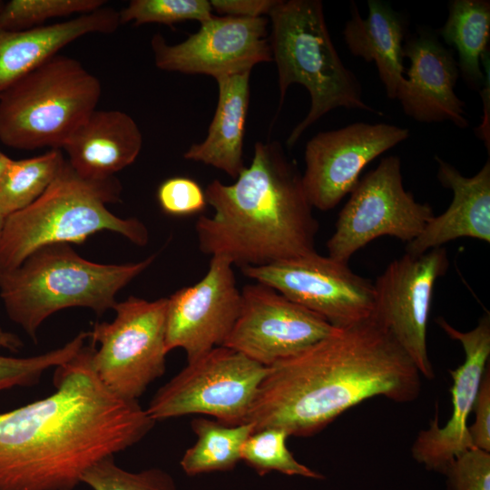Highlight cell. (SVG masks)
I'll return each instance as SVG.
<instances>
[{
    "label": "cell",
    "mask_w": 490,
    "mask_h": 490,
    "mask_svg": "<svg viewBox=\"0 0 490 490\" xmlns=\"http://www.w3.org/2000/svg\"><path fill=\"white\" fill-rule=\"evenodd\" d=\"M403 57L410 66L396 99L405 114L420 122L448 121L466 128L465 103L454 91L459 69L453 52L436 34L422 29L403 44Z\"/></svg>",
    "instance_id": "18"
},
{
    "label": "cell",
    "mask_w": 490,
    "mask_h": 490,
    "mask_svg": "<svg viewBox=\"0 0 490 490\" xmlns=\"http://www.w3.org/2000/svg\"><path fill=\"white\" fill-rule=\"evenodd\" d=\"M482 97L484 101V117L481 125L478 126L476 130L477 136L482 139L489 152V142H490V131H489V82L485 85V89L482 93Z\"/></svg>",
    "instance_id": "36"
},
{
    "label": "cell",
    "mask_w": 490,
    "mask_h": 490,
    "mask_svg": "<svg viewBox=\"0 0 490 490\" xmlns=\"http://www.w3.org/2000/svg\"><path fill=\"white\" fill-rule=\"evenodd\" d=\"M88 338L89 332H81L63 347L41 355L28 358L0 356V391L36 384L47 369L72 359Z\"/></svg>",
    "instance_id": "29"
},
{
    "label": "cell",
    "mask_w": 490,
    "mask_h": 490,
    "mask_svg": "<svg viewBox=\"0 0 490 490\" xmlns=\"http://www.w3.org/2000/svg\"><path fill=\"white\" fill-rule=\"evenodd\" d=\"M157 200L165 213L180 217L199 213L207 205L205 191L187 177L165 180L158 188Z\"/></svg>",
    "instance_id": "33"
},
{
    "label": "cell",
    "mask_w": 490,
    "mask_h": 490,
    "mask_svg": "<svg viewBox=\"0 0 490 490\" xmlns=\"http://www.w3.org/2000/svg\"><path fill=\"white\" fill-rule=\"evenodd\" d=\"M475 422L468 426L474 447L490 452V368H486L473 407Z\"/></svg>",
    "instance_id": "34"
},
{
    "label": "cell",
    "mask_w": 490,
    "mask_h": 490,
    "mask_svg": "<svg viewBox=\"0 0 490 490\" xmlns=\"http://www.w3.org/2000/svg\"><path fill=\"white\" fill-rule=\"evenodd\" d=\"M278 0H211L212 11L228 16L256 18L269 15Z\"/></svg>",
    "instance_id": "35"
},
{
    "label": "cell",
    "mask_w": 490,
    "mask_h": 490,
    "mask_svg": "<svg viewBox=\"0 0 490 490\" xmlns=\"http://www.w3.org/2000/svg\"><path fill=\"white\" fill-rule=\"evenodd\" d=\"M0 348L17 352L23 348V342L14 333L4 330L0 328Z\"/></svg>",
    "instance_id": "37"
},
{
    "label": "cell",
    "mask_w": 490,
    "mask_h": 490,
    "mask_svg": "<svg viewBox=\"0 0 490 490\" xmlns=\"http://www.w3.org/2000/svg\"><path fill=\"white\" fill-rule=\"evenodd\" d=\"M84 346L55 368L50 396L0 413V490H73L97 462L142 440L155 421L98 379Z\"/></svg>",
    "instance_id": "1"
},
{
    "label": "cell",
    "mask_w": 490,
    "mask_h": 490,
    "mask_svg": "<svg viewBox=\"0 0 490 490\" xmlns=\"http://www.w3.org/2000/svg\"><path fill=\"white\" fill-rule=\"evenodd\" d=\"M288 437V433L278 427H268L251 433L241 447V461L260 475L279 472L287 475L324 479L320 473L294 457L286 444Z\"/></svg>",
    "instance_id": "27"
},
{
    "label": "cell",
    "mask_w": 490,
    "mask_h": 490,
    "mask_svg": "<svg viewBox=\"0 0 490 490\" xmlns=\"http://www.w3.org/2000/svg\"><path fill=\"white\" fill-rule=\"evenodd\" d=\"M99 79L56 54L0 95V141L17 150L63 149L96 110Z\"/></svg>",
    "instance_id": "7"
},
{
    "label": "cell",
    "mask_w": 490,
    "mask_h": 490,
    "mask_svg": "<svg viewBox=\"0 0 490 490\" xmlns=\"http://www.w3.org/2000/svg\"><path fill=\"white\" fill-rule=\"evenodd\" d=\"M267 367L224 346L187 362L158 389L146 411L156 422L200 414L230 426L246 423Z\"/></svg>",
    "instance_id": "9"
},
{
    "label": "cell",
    "mask_w": 490,
    "mask_h": 490,
    "mask_svg": "<svg viewBox=\"0 0 490 490\" xmlns=\"http://www.w3.org/2000/svg\"><path fill=\"white\" fill-rule=\"evenodd\" d=\"M12 159L0 151V181L6 172Z\"/></svg>",
    "instance_id": "38"
},
{
    "label": "cell",
    "mask_w": 490,
    "mask_h": 490,
    "mask_svg": "<svg viewBox=\"0 0 490 490\" xmlns=\"http://www.w3.org/2000/svg\"><path fill=\"white\" fill-rule=\"evenodd\" d=\"M104 0H11L2 3L0 24L8 30H25L46 20L74 14L86 15L104 6Z\"/></svg>",
    "instance_id": "28"
},
{
    "label": "cell",
    "mask_w": 490,
    "mask_h": 490,
    "mask_svg": "<svg viewBox=\"0 0 490 490\" xmlns=\"http://www.w3.org/2000/svg\"><path fill=\"white\" fill-rule=\"evenodd\" d=\"M421 374L391 334L372 317L267 368L246 423L252 433L284 429L310 436L360 402L385 397L414 401Z\"/></svg>",
    "instance_id": "2"
},
{
    "label": "cell",
    "mask_w": 490,
    "mask_h": 490,
    "mask_svg": "<svg viewBox=\"0 0 490 490\" xmlns=\"http://www.w3.org/2000/svg\"><path fill=\"white\" fill-rule=\"evenodd\" d=\"M272 60L278 69L279 109L288 88L304 86L310 108L287 139L296 144L302 133L333 109L376 111L362 97L361 84L339 57L329 35L320 0H278L269 14Z\"/></svg>",
    "instance_id": "6"
},
{
    "label": "cell",
    "mask_w": 490,
    "mask_h": 490,
    "mask_svg": "<svg viewBox=\"0 0 490 490\" xmlns=\"http://www.w3.org/2000/svg\"><path fill=\"white\" fill-rule=\"evenodd\" d=\"M240 293L239 315L222 346L264 367L309 348L334 328L265 284H248Z\"/></svg>",
    "instance_id": "13"
},
{
    "label": "cell",
    "mask_w": 490,
    "mask_h": 490,
    "mask_svg": "<svg viewBox=\"0 0 490 490\" xmlns=\"http://www.w3.org/2000/svg\"><path fill=\"white\" fill-rule=\"evenodd\" d=\"M121 24H162L172 25L187 20L200 24L213 16L208 0H132L119 11Z\"/></svg>",
    "instance_id": "30"
},
{
    "label": "cell",
    "mask_w": 490,
    "mask_h": 490,
    "mask_svg": "<svg viewBox=\"0 0 490 490\" xmlns=\"http://www.w3.org/2000/svg\"><path fill=\"white\" fill-rule=\"evenodd\" d=\"M439 32L445 42L456 49L459 73L466 83L479 90L485 80L481 62L489 42L490 2L451 1L447 19Z\"/></svg>",
    "instance_id": "24"
},
{
    "label": "cell",
    "mask_w": 490,
    "mask_h": 490,
    "mask_svg": "<svg viewBox=\"0 0 490 490\" xmlns=\"http://www.w3.org/2000/svg\"><path fill=\"white\" fill-rule=\"evenodd\" d=\"M265 16H212L184 41L169 44L161 34L151 40L155 65L163 71L205 74L215 80L272 60Z\"/></svg>",
    "instance_id": "14"
},
{
    "label": "cell",
    "mask_w": 490,
    "mask_h": 490,
    "mask_svg": "<svg viewBox=\"0 0 490 490\" xmlns=\"http://www.w3.org/2000/svg\"><path fill=\"white\" fill-rule=\"evenodd\" d=\"M408 136L407 128L366 122L317 133L306 145L302 174L312 208L323 211L335 208L353 191L370 162Z\"/></svg>",
    "instance_id": "15"
},
{
    "label": "cell",
    "mask_w": 490,
    "mask_h": 490,
    "mask_svg": "<svg viewBox=\"0 0 490 490\" xmlns=\"http://www.w3.org/2000/svg\"><path fill=\"white\" fill-rule=\"evenodd\" d=\"M101 264L81 257L68 243L44 246L15 270L0 274V297L11 320L34 340L52 314L83 307L102 315L116 294L153 262Z\"/></svg>",
    "instance_id": "4"
},
{
    "label": "cell",
    "mask_w": 490,
    "mask_h": 490,
    "mask_svg": "<svg viewBox=\"0 0 490 490\" xmlns=\"http://www.w3.org/2000/svg\"><path fill=\"white\" fill-rule=\"evenodd\" d=\"M436 323L450 338L460 342L465 359L458 368L449 370L453 379L450 418L441 427L436 412L429 427L421 430L415 439L411 454L426 469L444 473L453 460L474 448L467 421L489 366L490 316L484 315L473 329L466 332L455 328L442 317Z\"/></svg>",
    "instance_id": "17"
},
{
    "label": "cell",
    "mask_w": 490,
    "mask_h": 490,
    "mask_svg": "<svg viewBox=\"0 0 490 490\" xmlns=\"http://www.w3.org/2000/svg\"><path fill=\"white\" fill-rule=\"evenodd\" d=\"M82 482L93 490H177L173 478L164 470L129 472L119 467L113 456L92 466L83 474Z\"/></svg>",
    "instance_id": "31"
},
{
    "label": "cell",
    "mask_w": 490,
    "mask_h": 490,
    "mask_svg": "<svg viewBox=\"0 0 490 490\" xmlns=\"http://www.w3.org/2000/svg\"><path fill=\"white\" fill-rule=\"evenodd\" d=\"M5 219H6V218L3 217V216L0 214V239H1V235H2L3 229H4V226H5Z\"/></svg>",
    "instance_id": "39"
},
{
    "label": "cell",
    "mask_w": 490,
    "mask_h": 490,
    "mask_svg": "<svg viewBox=\"0 0 490 490\" xmlns=\"http://www.w3.org/2000/svg\"><path fill=\"white\" fill-rule=\"evenodd\" d=\"M240 302L233 264L224 257H211L202 279L167 298V352L181 348L189 362L222 346L237 319Z\"/></svg>",
    "instance_id": "16"
},
{
    "label": "cell",
    "mask_w": 490,
    "mask_h": 490,
    "mask_svg": "<svg viewBox=\"0 0 490 490\" xmlns=\"http://www.w3.org/2000/svg\"><path fill=\"white\" fill-rule=\"evenodd\" d=\"M251 71L219 78L217 107L206 138L192 144L184 159L217 168L236 179L245 168L243 142Z\"/></svg>",
    "instance_id": "23"
},
{
    "label": "cell",
    "mask_w": 490,
    "mask_h": 490,
    "mask_svg": "<svg viewBox=\"0 0 490 490\" xmlns=\"http://www.w3.org/2000/svg\"><path fill=\"white\" fill-rule=\"evenodd\" d=\"M448 266L442 247L420 255L406 253L393 260L374 283L372 318L391 334L427 379L435 377L426 342L432 294Z\"/></svg>",
    "instance_id": "12"
},
{
    "label": "cell",
    "mask_w": 490,
    "mask_h": 490,
    "mask_svg": "<svg viewBox=\"0 0 490 490\" xmlns=\"http://www.w3.org/2000/svg\"><path fill=\"white\" fill-rule=\"evenodd\" d=\"M120 24L119 11L104 6L25 30H8L0 24V95L70 43L89 34H113Z\"/></svg>",
    "instance_id": "20"
},
{
    "label": "cell",
    "mask_w": 490,
    "mask_h": 490,
    "mask_svg": "<svg viewBox=\"0 0 490 490\" xmlns=\"http://www.w3.org/2000/svg\"><path fill=\"white\" fill-rule=\"evenodd\" d=\"M191 426L197 441L186 449L180 464L191 476L235 468L241 461V447L252 433L249 423L230 426L205 417L194 418Z\"/></svg>",
    "instance_id": "25"
},
{
    "label": "cell",
    "mask_w": 490,
    "mask_h": 490,
    "mask_svg": "<svg viewBox=\"0 0 490 490\" xmlns=\"http://www.w3.org/2000/svg\"><path fill=\"white\" fill-rule=\"evenodd\" d=\"M113 309L116 316L112 322H97L89 331L91 343L100 345L92 367L113 395L138 401L165 372L167 298L148 301L131 296Z\"/></svg>",
    "instance_id": "8"
},
{
    "label": "cell",
    "mask_w": 490,
    "mask_h": 490,
    "mask_svg": "<svg viewBox=\"0 0 490 490\" xmlns=\"http://www.w3.org/2000/svg\"><path fill=\"white\" fill-rule=\"evenodd\" d=\"M437 179L453 191L445 212L434 216L423 231L406 247V253L420 255L459 238L490 242V162L472 177L463 176L453 165L436 156Z\"/></svg>",
    "instance_id": "19"
},
{
    "label": "cell",
    "mask_w": 490,
    "mask_h": 490,
    "mask_svg": "<svg viewBox=\"0 0 490 490\" xmlns=\"http://www.w3.org/2000/svg\"><path fill=\"white\" fill-rule=\"evenodd\" d=\"M448 490H490V452L471 448L443 473Z\"/></svg>",
    "instance_id": "32"
},
{
    "label": "cell",
    "mask_w": 490,
    "mask_h": 490,
    "mask_svg": "<svg viewBox=\"0 0 490 490\" xmlns=\"http://www.w3.org/2000/svg\"><path fill=\"white\" fill-rule=\"evenodd\" d=\"M60 149L19 161L12 160L0 181V214L7 218L36 201L62 170Z\"/></svg>",
    "instance_id": "26"
},
{
    "label": "cell",
    "mask_w": 490,
    "mask_h": 490,
    "mask_svg": "<svg viewBox=\"0 0 490 490\" xmlns=\"http://www.w3.org/2000/svg\"><path fill=\"white\" fill-rule=\"evenodd\" d=\"M236 179L213 180L204 191L213 213L195 224L202 253L243 269L316 252L318 221L302 174L278 141L257 142L250 166Z\"/></svg>",
    "instance_id": "3"
},
{
    "label": "cell",
    "mask_w": 490,
    "mask_h": 490,
    "mask_svg": "<svg viewBox=\"0 0 490 490\" xmlns=\"http://www.w3.org/2000/svg\"><path fill=\"white\" fill-rule=\"evenodd\" d=\"M368 13L362 18L355 3L346 23L343 36L348 49L356 57L374 62L389 99H396L405 77L403 41L405 19L379 0L368 1Z\"/></svg>",
    "instance_id": "22"
},
{
    "label": "cell",
    "mask_w": 490,
    "mask_h": 490,
    "mask_svg": "<svg viewBox=\"0 0 490 490\" xmlns=\"http://www.w3.org/2000/svg\"><path fill=\"white\" fill-rule=\"evenodd\" d=\"M434 216L429 204L417 202L405 190L399 157H384L350 192L327 241L328 256L348 263L354 253L381 236L408 243Z\"/></svg>",
    "instance_id": "10"
},
{
    "label": "cell",
    "mask_w": 490,
    "mask_h": 490,
    "mask_svg": "<svg viewBox=\"0 0 490 490\" xmlns=\"http://www.w3.org/2000/svg\"><path fill=\"white\" fill-rule=\"evenodd\" d=\"M120 182L113 178L88 180L65 161L47 190L26 208L5 219L0 239V274L18 268L36 250L55 243H82L109 230L133 244L149 240L146 226L136 218L122 219L107 204L119 201Z\"/></svg>",
    "instance_id": "5"
},
{
    "label": "cell",
    "mask_w": 490,
    "mask_h": 490,
    "mask_svg": "<svg viewBox=\"0 0 490 490\" xmlns=\"http://www.w3.org/2000/svg\"><path fill=\"white\" fill-rule=\"evenodd\" d=\"M248 278L270 286L292 301L345 328L372 317L374 284L348 263L317 251L260 267L241 269Z\"/></svg>",
    "instance_id": "11"
},
{
    "label": "cell",
    "mask_w": 490,
    "mask_h": 490,
    "mask_svg": "<svg viewBox=\"0 0 490 490\" xmlns=\"http://www.w3.org/2000/svg\"><path fill=\"white\" fill-rule=\"evenodd\" d=\"M142 147L136 122L118 110H95L63 147L81 177L106 180L131 165Z\"/></svg>",
    "instance_id": "21"
}]
</instances>
